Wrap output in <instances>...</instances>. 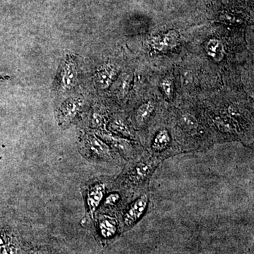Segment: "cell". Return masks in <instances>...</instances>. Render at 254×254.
Returning a JSON list of instances; mask_svg holds the SVG:
<instances>
[{"label":"cell","instance_id":"19","mask_svg":"<svg viewBox=\"0 0 254 254\" xmlns=\"http://www.w3.org/2000/svg\"><path fill=\"white\" fill-rule=\"evenodd\" d=\"M120 195L118 193H111L108 198H106L105 205L108 206H114L120 200Z\"/></svg>","mask_w":254,"mask_h":254},{"label":"cell","instance_id":"1","mask_svg":"<svg viewBox=\"0 0 254 254\" xmlns=\"http://www.w3.org/2000/svg\"><path fill=\"white\" fill-rule=\"evenodd\" d=\"M133 160V165L125 175V184L132 190L144 191L149 185L152 175L162 161L149 153H143V155H139Z\"/></svg>","mask_w":254,"mask_h":254},{"label":"cell","instance_id":"15","mask_svg":"<svg viewBox=\"0 0 254 254\" xmlns=\"http://www.w3.org/2000/svg\"><path fill=\"white\" fill-rule=\"evenodd\" d=\"M206 53L214 60L221 59L223 55V46L221 42L218 39L210 40L207 43Z\"/></svg>","mask_w":254,"mask_h":254},{"label":"cell","instance_id":"3","mask_svg":"<svg viewBox=\"0 0 254 254\" xmlns=\"http://www.w3.org/2000/svg\"><path fill=\"white\" fill-rule=\"evenodd\" d=\"M98 135L102 139L105 140L107 144L111 146L121 154L124 158L127 160H133L141 155L139 150L131 141L126 138L115 136L106 132H98Z\"/></svg>","mask_w":254,"mask_h":254},{"label":"cell","instance_id":"2","mask_svg":"<svg viewBox=\"0 0 254 254\" xmlns=\"http://www.w3.org/2000/svg\"><path fill=\"white\" fill-rule=\"evenodd\" d=\"M148 150L151 156L161 161L178 152L173 148V138L170 131L165 128H160L155 133L148 145Z\"/></svg>","mask_w":254,"mask_h":254},{"label":"cell","instance_id":"17","mask_svg":"<svg viewBox=\"0 0 254 254\" xmlns=\"http://www.w3.org/2000/svg\"><path fill=\"white\" fill-rule=\"evenodd\" d=\"M105 123V118L99 113H94L92 115L91 125L94 128H100Z\"/></svg>","mask_w":254,"mask_h":254},{"label":"cell","instance_id":"14","mask_svg":"<svg viewBox=\"0 0 254 254\" xmlns=\"http://www.w3.org/2000/svg\"><path fill=\"white\" fill-rule=\"evenodd\" d=\"M110 128L112 131L122 136L128 138H133V134L131 128L122 118H115L110 124Z\"/></svg>","mask_w":254,"mask_h":254},{"label":"cell","instance_id":"6","mask_svg":"<svg viewBox=\"0 0 254 254\" xmlns=\"http://www.w3.org/2000/svg\"><path fill=\"white\" fill-rule=\"evenodd\" d=\"M85 146L88 154L95 160L109 162L113 159L112 150L109 145L101 141L95 135H87Z\"/></svg>","mask_w":254,"mask_h":254},{"label":"cell","instance_id":"11","mask_svg":"<svg viewBox=\"0 0 254 254\" xmlns=\"http://www.w3.org/2000/svg\"><path fill=\"white\" fill-rule=\"evenodd\" d=\"M155 110L153 102L147 101L140 105L134 114V121L138 128H142L148 123Z\"/></svg>","mask_w":254,"mask_h":254},{"label":"cell","instance_id":"7","mask_svg":"<svg viewBox=\"0 0 254 254\" xmlns=\"http://www.w3.org/2000/svg\"><path fill=\"white\" fill-rule=\"evenodd\" d=\"M83 100L78 97H71L65 100L60 107L57 118L60 124L67 125L71 123L81 110Z\"/></svg>","mask_w":254,"mask_h":254},{"label":"cell","instance_id":"8","mask_svg":"<svg viewBox=\"0 0 254 254\" xmlns=\"http://www.w3.org/2000/svg\"><path fill=\"white\" fill-rule=\"evenodd\" d=\"M180 43V36L175 30H171L163 35L153 37L150 45L153 50L158 52L168 51L176 48Z\"/></svg>","mask_w":254,"mask_h":254},{"label":"cell","instance_id":"16","mask_svg":"<svg viewBox=\"0 0 254 254\" xmlns=\"http://www.w3.org/2000/svg\"><path fill=\"white\" fill-rule=\"evenodd\" d=\"M161 88L166 97L171 98L173 95V82L169 78H165L162 81Z\"/></svg>","mask_w":254,"mask_h":254},{"label":"cell","instance_id":"13","mask_svg":"<svg viewBox=\"0 0 254 254\" xmlns=\"http://www.w3.org/2000/svg\"><path fill=\"white\" fill-rule=\"evenodd\" d=\"M118 225L115 219L111 217L103 215L99 220V229L100 234L105 238H110L115 235Z\"/></svg>","mask_w":254,"mask_h":254},{"label":"cell","instance_id":"12","mask_svg":"<svg viewBox=\"0 0 254 254\" xmlns=\"http://www.w3.org/2000/svg\"><path fill=\"white\" fill-rule=\"evenodd\" d=\"M179 123L183 130L190 134H197L200 131V126L198 118L189 112H185L180 115Z\"/></svg>","mask_w":254,"mask_h":254},{"label":"cell","instance_id":"18","mask_svg":"<svg viewBox=\"0 0 254 254\" xmlns=\"http://www.w3.org/2000/svg\"><path fill=\"white\" fill-rule=\"evenodd\" d=\"M220 18H221L222 21L229 23H233V24H235V23H241L242 21L241 18H237L235 15L228 12L222 13Z\"/></svg>","mask_w":254,"mask_h":254},{"label":"cell","instance_id":"4","mask_svg":"<svg viewBox=\"0 0 254 254\" xmlns=\"http://www.w3.org/2000/svg\"><path fill=\"white\" fill-rule=\"evenodd\" d=\"M77 80L78 68L76 62L71 58H66L58 74V91L62 93L71 91L76 86Z\"/></svg>","mask_w":254,"mask_h":254},{"label":"cell","instance_id":"5","mask_svg":"<svg viewBox=\"0 0 254 254\" xmlns=\"http://www.w3.org/2000/svg\"><path fill=\"white\" fill-rule=\"evenodd\" d=\"M150 205V196L148 193H141L128 207L124 214L123 222L125 226L130 227L139 221Z\"/></svg>","mask_w":254,"mask_h":254},{"label":"cell","instance_id":"10","mask_svg":"<svg viewBox=\"0 0 254 254\" xmlns=\"http://www.w3.org/2000/svg\"><path fill=\"white\" fill-rule=\"evenodd\" d=\"M105 185L103 183H96L93 185L87 193V204L89 208L91 216H93L95 210L104 197Z\"/></svg>","mask_w":254,"mask_h":254},{"label":"cell","instance_id":"9","mask_svg":"<svg viewBox=\"0 0 254 254\" xmlns=\"http://www.w3.org/2000/svg\"><path fill=\"white\" fill-rule=\"evenodd\" d=\"M117 68L112 64H105L97 70L95 75V81L100 89H105L112 84L116 77Z\"/></svg>","mask_w":254,"mask_h":254}]
</instances>
